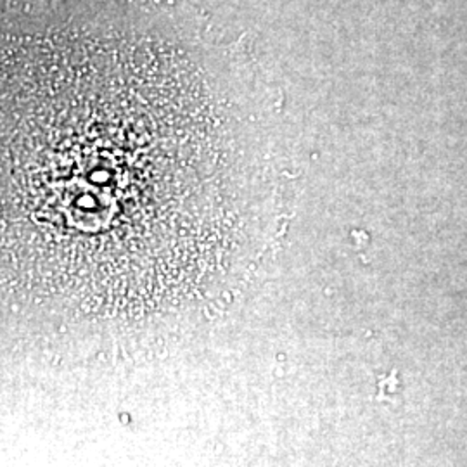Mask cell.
<instances>
[{
    "label": "cell",
    "instance_id": "1",
    "mask_svg": "<svg viewBox=\"0 0 467 467\" xmlns=\"http://www.w3.org/2000/svg\"><path fill=\"white\" fill-rule=\"evenodd\" d=\"M254 194L189 61L100 0L0 11V275L87 314L225 265Z\"/></svg>",
    "mask_w": 467,
    "mask_h": 467
}]
</instances>
